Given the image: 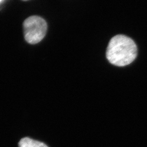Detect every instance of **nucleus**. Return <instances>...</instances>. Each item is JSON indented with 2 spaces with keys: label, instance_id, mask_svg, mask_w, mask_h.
Wrapping results in <instances>:
<instances>
[{
  "label": "nucleus",
  "instance_id": "obj_5",
  "mask_svg": "<svg viewBox=\"0 0 147 147\" xmlns=\"http://www.w3.org/2000/svg\"><path fill=\"white\" fill-rule=\"evenodd\" d=\"M23 1H27V0H23Z\"/></svg>",
  "mask_w": 147,
  "mask_h": 147
},
{
  "label": "nucleus",
  "instance_id": "obj_2",
  "mask_svg": "<svg viewBox=\"0 0 147 147\" xmlns=\"http://www.w3.org/2000/svg\"><path fill=\"white\" fill-rule=\"evenodd\" d=\"M25 39L30 44H36L41 42L46 35L47 25V22L39 16H31L24 22Z\"/></svg>",
  "mask_w": 147,
  "mask_h": 147
},
{
  "label": "nucleus",
  "instance_id": "obj_1",
  "mask_svg": "<svg viewBox=\"0 0 147 147\" xmlns=\"http://www.w3.org/2000/svg\"><path fill=\"white\" fill-rule=\"evenodd\" d=\"M106 56L110 63L118 67H124L133 62L137 56L135 42L125 35L113 37L107 47Z\"/></svg>",
  "mask_w": 147,
  "mask_h": 147
},
{
  "label": "nucleus",
  "instance_id": "obj_4",
  "mask_svg": "<svg viewBox=\"0 0 147 147\" xmlns=\"http://www.w3.org/2000/svg\"><path fill=\"white\" fill-rule=\"evenodd\" d=\"M2 1H3V0H0V3H1V2Z\"/></svg>",
  "mask_w": 147,
  "mask_h": 147
},
{
  "label": "nucleus",
  "instance_id": "obj_3",
  "mask_svg": "<svg viewBox=\"0 0 147 147\" xmlns=\"http://www.w3.org/2000/svg\"><path fill=\"white\" fill-rule=\"evenodd\" d=\"M19 147H48L42 142L25 137L21 139L19 143Z\"/></svg>",
  "mask_w": 147,
  "mask_h": 147
}]
</instances>
